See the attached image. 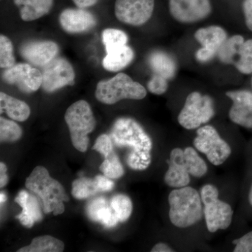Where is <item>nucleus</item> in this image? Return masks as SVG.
Returning a JSON list of instances; mask_svg holds the SVG:
<instances>
[{
	"label": "nucleus",
	"instance_id": "obj_16",
	"mask_svg": "<svg viewBox=\"0 0 252 252\" xmlns=\"http://www.w3.org/2000/svg\"><path fill=\"white\" fill-rule=\"evenodd\" d=\"M59 52V47L53 41H36L23 45L21 56L34 65L45 66L55 59Z\"/></svg>",
	"mask_w": 252,
	"mask_h": 252
},
{
	"label": "nucleus",
	"instance_id": "obj_12",
	"mask_svg": "<svg viewBox=\"0 0 252 252\" xmlns=\"http://www.w3.org/2000/svg\"><path fill=\"white\" fill-rule=\"evenodd\" d=\"M194 36L202 46L196 53V59L202 63L213 59L227 39L224 29L216 26L200 28L195 32Z\"/></svg>",
	"mask_w": 252,
	"mask_h": 252
},
{
	"label": "nucleus",
	"instance_id": "obj_33",
	"mask_svg": "<svg viewBox=\"0 0 252 252\" xmlns=\"http://www.w3.org/2000/svg\"><path fill=\"white\" fill-rule=\"evenodd\" d=\"M14 49L9 38L4 35L0 36V67L10 68L15 64Z\"/></svg>",
	"mask_w": 252,
	"mask_h": 252
},
{
	"label": "nucleus",
	"instance_id": "obj_38",
	"mask_svg": "<svg viewBox=\"0 0 252 252\" xmlns=\"http://www.w3.org/2000/svg\"><path fill=\"white\" fill-rule=\"evenodd\" d=\"M243 8L247 27L252 32V0H244Z\"/></svg>",
	"mask_w": 252,
	"mask_h": 252
},
{
	"label": "nucleus",
	"instance_id": "obj_42",
	"mask_svg": "<svg viewBox=\"0 0 252 252\" xmlns=\"http://www.w3.org/2000/svg\"><path fill=\"white\" fill-rule=\"evenodd\" d=\"M248 198L249 204L252 208V182L251 186H250V190H249Z\"/></svg>",
	"mask_w": 252,
	"mask_h": 252
},
{
	"label": "nucleus",
	"instance_id": "obj_14",
	"mask_svg": "<svg viewBox=\"0 0 252 252\" xmlns=\"http://www.w3.org/2000/svg\"><path fill=\"white\" fill-rule=\"evenodd\" d=\"M226 95L233 102L229 118L234 124L252 129V92L247 90L229 91Z\"/></svg>",
	"mask_w": 252,
	"mask_h": 252
},
{
	"label": "nucleus",
	"instance_id": "obj_23",
	"mask_svg": "<svg viewBox=\"0 0 252 252\" xmlns=\"http://www.w3.org/2000/svg\"><path fill=\"white\" fill-rule=\"evenodd\" d=\"M190 174L178 158L170 155L169 167L165 173V184L172 188L187 187L190 182Z\"/></svg>",
	"mask_w": 252,
	"mask_h": 252
},
{
	"label": "nucleus",
	"instance_id": "obj_18",
	"mask_svg": "<svg viewBox=\"0 0 252 252\" xmlns=\"http://www.w3.org/2000/svg\"><path fill=\"white\" fill-rule=\"evenodd\" d=\"M86 214L91 220L102 223L106 228H112L120 222L108 201L103 197L91 200L86 207Z\"/></svg>",
	"mask_w": 252,
	"mask_h": 252
},
{
	"label": "nucleus",
	"instance_id": "obj_28",
	"mask_svg": "<svg viewBox=\"0 0 252 252\" xmlns=\"http://www.w3.org/2000/svg\"><path fill=\"white\" fill-rule=\"evenodd\" d=\"M234 65L242 74H252V39L244 41Z\"/></svg>",
	"mask_w": 252,
	"mask_h": 252
},
{
	"label": "nucleus",
	"instance_id": "obj_40",
	"mask_svg": "<svg viewBox=\"0 0 252 252\" xmlns=\"http://www.w3.org/2000/svg\"><path fill=\"white\" fill-rule=\"evenodd\" d=\"M74 4L77 5L78 7L81 9H85V8L90 7L94 6L97 2L98 0H72Z\"/></svg>",
	"mask_w": 252,
	"mask_h": 252
},
{
	"label": "nucleus",
	"instance_id": "obj_13",
	"mask_svg": "<svg viewBox=\"0 0 252 252\" xmlns=\"http://www.w3.org/2000/svg\"><path fill=\"white\" fill-rule=\"evenodd\" d=\"M3 79L9 84H15L26 93L34 92L42 85V74L39 69L28 64H14L3 74Z\"/></svg>",
	"mask_w": 252,
	"mask_h": 252
},
{
	"label": "nucleus",
	"instance_id": "obj_34",
	"mask_svg": "<svg viewBox=\"0 0 252 252\" xmlns=\"http://www.w3.org/2000/svg\"><path fill=\"white\" fill-rule=\"evenodd\" d=\"M112 142L110 135L102 134L97 137L93 149L102 154L105 158L114 152Z\"/></svg>",
	"mask_w": 252,
	"mask_h": 252
},
{
	"label": "nucleus",
	"instance_id": "obj_31",
	"mask_svg": "<svg viewBox=\"0 0 252 252\" xmlns=\"http://www.w3.org/2000/svg\"><path fill=\"white\" fill-rule=\"evenodd\" d=\"M99 170L103 172L104 175L110 179L120 178L124 175V167L114 152L105 158V160L99 167Z\"/></svg>",
	"mask_w": 252,
	"mask_h": 252
},
{
	"label": "nucleus",
	"instance_id": "obj_30",
	"mask_svg": "<svg viewBox=\"0 0 252 252\" xmlns=\"http://www.w3.org/2000/svg\"><path fill=\"white\" fill-rule=\"evenodd\" d=\"M22 130L16 123L0 118V140L1 142H13L21 139Z\"/></svg>",
	"mask_w": 252,
	"mask_h": 252
},
{
	"label": "nucleus",
	"instance_id": "obj_20",
	"mask_svg": "<svg viewBox=\"0 0 252 252\" xmlns=\"http://www.w3.org/2000/svg\"><path fill=\"white\" fill-rule=\"evenodd\" d=\"M20 9L23 21H32L47 14L54 4V0H14Z\"/></svg>",
	"mask_w": 252,
	"mask_h": 252
},
{
	"label": "nucleus",
	"instance_id": "obj_15",
	"mask_svg": "<svg viewBox=\"0 0 252 252\" xmlns=\"http://www.w3.org/2000/svg\"><path fill=\"white\" fill-rule=\"evenodd\" d=\"M63 29L69 33H80L90 31L96 25L94 15L84 9H67L60 16Z\"/></svg>",
	"mask_w": 252,
	"mask_h": 252
},
{
	"label": "nucleus",
	"instance_id": "obj_9",
	"mask_svg": "<svg viewBox=\"0 0 252 252\" xmlns=\"http://www.w3.org/2000/svg\"><path fill=\"white\" fill-rule=\"evenodd\" d=\"M154 4V0H117L114 10L121 22L139 26L152 17Z\"/></svg>",
	"mask_w": 252,
	"mask_h": 252
},
{
	"label": "nucleus",
	"instance_id": "obj_44",
	"mask_svg": "<svg viewBox=\"0 0 252 252\" xmlns=\"http://www.w3.org/2000/svg\"></svg>",
	"mask_w": 252,
	"mask_h": 252
},
{
	"label": "nucleus",
	"instance_id": "obj_27",
	"mask_svg": "<svg viewBox=\"0 0 252 252\" xmlns=\"http://www.w3.org/2000/svg\"><path fill=\"white\" fill-rule=\"evenodd\" d=\"M72 187L73 197L78 200L89 198L99 192L94 179L81 177L72 182Z\"/></svg>",
	"mask_w": 252,
	"mask_h": 252
},
{
	"label": "nucleus",
	"instance_id": "obj_36",
	"mask_svg": "<svg viewBox=\"0 0 252 252\" xmlns=\"http://www.w3.org/2000/svg\"><path fill=\"white\" fill-rule=\"evenodd\" d=\"M234 252H252V230L233 241Z\"/></svg>",
	"mask_w": 252,
	"mask_h": 252
},
{
	"label": "nucleus",
	"instance_id": "obj_11",
	"mask_svg": "<svg viewBox=\"0 0 252 252\" xmlns=\"http://www.w3.org/2000/svg\"><path fill=\"white\" fill-rule=\"evenodd\" d=\"M169 9L179 22L192 23L207 17L212 6L210 0H169Z\"/></svg>",
	"mask_w": 252,
	"mask_h": 252
},
{
	"label": "nucleus",
	"instance_id": "obj_8",
	"mask_svg": "<svg viewBox=\"0 0 252 252\" xmlns=\"http://www.w3.org/2000/svg\"><path fill=\"white\" fill-rule=\"evenodd\" d=\"M193 144L215 165L223 164L232 153L229 144L220 137L216 129L212 126H205L198 128Z\"/></svg>",
	"mask_w": 252,
	"mask_h": 252
},
{
	"label": "nucleus",
	"instance_id": "obj_10",
	"mask_svg": "<svg viewBox=\"0 0 252 252\" xmlns=\"http://www.w3.org/2000/svg\"><path fill=\"white\" fill-rule=\"evenodd\" d=\"M74 69L65 59H54L44 66L42 72V87L48 93L61 89L74 83Z\"/></svg>",
	"mask_w": 252,
	"mask_h": 252
},
{
	"label": "nucleus",
	"instance_id": "obj_39",
	"mask_svg": "<svg viewBox=\"0 0 252 252\" xmlns=\"http://www.w3.org/2000/svg\"><path fill=\"white\" fill-rule=\"evenodd\" d=\"M7 167L3 162L0 163V187L3 188L8 183V176L6 175Z\"/></svg>",
	"mask_w": 252,
	"mask_h": 252
},
{
	"label": "nucleus",
	"instance_id": "obj_5",
	"mask_svg": "<svg viewBox=\"0 0 252 252\" xmlns=\"http://www.w3.org/2000/svg\"><path fill=\"white\" fill-rule=\"evenodd\" d=\"M146 95L145 88L124 73H119L109 80L99 81L95 91L97 100L107 104H115L124 99L138 100Z\"/></svg>",
	"mask_w": 252,
	"mask_h": 252
},
{
	"label": "nucleus",
	"instance_id": "obj_41",
	"mask_svg": "<svg viewBox=\"0 0 252 252\" xmlns=\"http://www.w3.org/2000/svg\"><path fill=\"white\" fill-rule=\"evenodd\" d=\"M152 252H174L172 248L165 243H158L151 250Z\"/></svg>",
	"mask_w": 252,
	"mask_h": 252
},
{
	"label": "nucleus",
	"instance_id": "obj_24",
	"mask_svg": "<svg viewBox=\"0 0 252 252\" xmlns=\"http://www.w3.org/2000/svg\"><path fill=\"white\" fill-rule=\"evenodd\" d=\"M149 63L154 74L161 76L167 80L175 75L177 67L175 61L165 53L157 51L151 54Z\"/></svg>",
	"mask_w": 252,
	"mask_h": 252
},
{
	"label": "nucleus",
	"instance_id": "obj_6",
	"mask_svg": "<svg viewBox=\"0 0 252 252\" xmlns=\"http://www.w3.org/2000/svg\"><path fill=\"white\" fill-rule=\"evenodd\" d=\"M207 229L211 233L227 229L233 220V211L229 204L219 198V190L212 185L204 186L200 191Z\"/></svg>",
	"mask_w": 252,
	"mask_h": 252
},
{
	"label": "nucleus",
	"instance_id": "obj_26",
	"mask_svg": "<svg viewBox=\"0 0 252 252\" xmlns=\"http://www.w3.org/2000/svg\"><path fill=\"white\" fill-rule=\"evenodd\" d=\"M244 41L245 39L240 34L227 38L217 54L220 62L224 64H234Z\"/></svg>",
	"mask_w": 252,
	"mask_h": 252
},
{
	"label": "nucleus",
	"instance_id": "obj_29",
	"mask_svg": "<svg viewBox=\"0 0 252 252\" xmlns=\"http://www.w3.org/2000/svg\"><path fill=\"white\" fill-rule=\"evenodd\" d=\"M110 205L120 222L128 220L132 214V201L129 197L124 194L114 195L111 200Z\"/></svg>",
	"mask_w": 252,
	"mask_h": 252
},
{
	"label": "nucleus",
	"instance_id": "obj_19",
	"mask_svg": "<svg viewBox=\"0 0 252 252\" xmlns=\"http://www.w3.org/2000/svg\"><path fill=\"white\" fill-rule=\"evenodd\" d=\"M170 155L178 158L184 164L190 175L201 177L207 172L206 162L198 155L192 147H187L185 150L175 148L172 150Z\"/></svg>",
	"mask_w": 252,
	"mask_h": 252
},
{
	"label": "nucleus",
	"instance_id": "obj_4",
	"mask_svg": "<svg viewBox=\"0 0 252 252\" xmlns=\"http://www.w3.org/2000/svg\"><path fill=\"white\" fill-rule=\"evenodd\" d=\"M64 119L74 148L80 152H86L89 144L88 135L94 131L96 126L90 105L84 100L74 102L66 111Z\"/></svg>",
	"mask_w": 252,
	"mask_h": 252
},
{
	"label": "nucleus",
	"instance_id": "obj_3",
	"mask_svg": "<svg viewBox=\"0 0 252 252\" xmlns=\"http://www.w3.org/2000/svg\"><path fill=\"white\" fill-rule=\"evenodd\" d=\"M170 221L178 228H187L198 223L203 215L200 194L190 187L174 189L168 197Z\"/></svg>",
	"mask_w": 252,
	"mask_h": 252
},
{
	"label": "nucleus",
	"instance_id": "obj_7",
	"mask_svg": "<svg viewBox=\"0 0 252 252\" xmlns=\"http://www.w3.org/2000/svg\"><path fill=\"white\" fill-rule=\"evenodd\" d=\"M215 115L211 97L198 92L189 94L178 116V122L187 130H193L206 124Z\"/></svg>",
	"mask_w": 252,
	"mask_h": 252
},
{
	"label": "nucleus",
	"instance_id": "obj_37",
	"mask_svg": "<svg viewBox=\"0 0 252 252\" xmlns=\"http://www.w3.org/2000/svg\"><path fill=\"white\" fill-rule=\"evenodd\" d=\"M99 191H109L114 187V183L105 175H97L94 177Z\"/></svg>",
	"mask_w": 252,
	"mask_h": 252
},
{
	"label": "nucleus",
	"instance_id": "obj_32",
	"mask_svg": "<svg viewBox=\"0 0 252 252\" xmlns=\"http://www.w3.org/2000/svg\"><path fill=\"white\" fill-rule=\"evenodd\" d=\"M102 41L106 51L127 45V36L124 32L117 29H107L102 32Z\"/></svg>",
	"mask_w": 252,
	"mask_h": 252
},
{
	"label": "nucleus",
	"instance_id": "obj_17",
	"mask_svg": "<svg viewBox=\"0 0 252 252\" xmlns=\"http://www.w3.org/2000/svg\"><path fill=\"white\" fill-rule=\"evenodd\" d=\"M15 202L22 207V212L16 216V219L24 226L32 228L34 223L42 220L40 205L34 195L23 190L19 192Z\"/></svg>",
	"mask_w": 252,
	"mask_h": 252
},
{
	"label": "nucleus",
	"instance_id": "obj_25",
	"mask_svg": "<svg viewBox=\"0 0 252 252\" xmlns=\"http://www.w3.org/2000/svg\"><path fill=\"white\" fill-rule=\"evenodd\" d=\"M64 249V243L61 240L50 235H44L33 239L31 245L19 249L17 252H62Z\"/></svg>",
	"mask_w": 252,
	"mask_h": 252
},
{
	"label": "nucleus",
	"instance_id": "obj_21",
	"mask_svg": "<svg viewBox=\"0 0 252 252\" xmlns=\"http://www.w3.org/2000/svg\"><path fill=\"white\" fill-rule=\"evenodd\" d=\"M0 109L1 114L6 113L8 117L18 122H25L31 115V108L27 103L3 92L0 94Z\"/></svg>",
	"mask_w": 252,
	"mask_h": 252
},
{
	"label": "nucleus",
	"instance_id": "obj_1",
	"mask_svg": "<svg viewBox=\"0 0 252 252\" xmlns=\"http://www.w3.org/2000/svg\"><path fill=\"white\" fill-rule=\"evenodd\" d=\"M109 135L117 147L130 149L126 162L130 168L144 170L149 166L152 142L138 123L130 118H121L114 123Z\"/></svg>",
	"mask_w": 252,
	"mask_h": 252
},
{
	"label": "nucleus",
	"instance_id": "obj_22",
	"mask_svg": "<svg viewBox=\"0 0 252 252\" xmlns=\"http://www.w3.org/2000/svg\"><path fill=\"white\" fill-rule=\"evenodd\" d=\"M102 61L104 69L111 72H117L128 65L134 58V52L130 46H120L107 51Z\"/></svg>",
	"mask_w": 252,
	"mask_h": 252
},
{
	"label": "nucleus",
	"instance_id": "obj_43",
	"mask_svg": "<svg viewBox=\"0 0 252 252\" xmlns=\"http://www.w3.org/2000/svg\"><path fill=\"white\" fill-rule=\"evenodd\" d=\"M6 200V195H5L4 193H2L1 192V194H0V202H1V204L4 203Z\"/></svg>",
	"mask_w": 252,
	"mask_h": 252
},
{
	"label": "nucleus",
	"instance_id": "obj_35",
	"mask_svg": "<svg viewBox=\"0 0 252 252\" xmlns=\"http://www.w3.org/2000/svg\"><path fill=\"white\" fill-rule=\"evenodd\" d=\"M149 91L152 94H165L168 88L167 79L154 74L153 77L151 79L147 84Z\"/></svg>",
	"mask_w": 252,
	"mask_h": 252
},
{
	"label": "nucleus",
	"instance_id": "obj_2",
	"mask_svg": "<svg viewBox=\"0 0 252 252\" xmlns=\"http://www.w3.org/2000/svg\"><path fill=\"white\" fill-rule=\"evenodd\" d=\"M26 188L39 195L45 214L54 212L55 216L64 212V202L69 200L62 185L54 180L43 166H36L26 180Z\"/></svg>",
	"mask_w": 252,
	"mask_h": 252
}]
</instances>
